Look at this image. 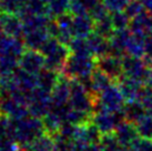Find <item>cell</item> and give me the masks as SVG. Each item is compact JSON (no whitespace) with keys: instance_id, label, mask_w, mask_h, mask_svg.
<instances>
[{"instance_id":"1","label":"cell","mask_w":152,"mask_h":151,"mask_svg":"<svg viewBox=\"0 0 152 151\" xmlns=\"http://www.w3.org/2000/svg\"><path fill=\"white\" fill-rule=\"evenodd\" d=\"M45 129L43 122L37 118H17L15 123L10 122V137H13L21 143H28L41 136Z\"/></svg>"},{"instance_id":"2","label":"cell","mask_w":152,"mask_h":151,"mask_svg":"<svg viewBox=\"0 0 152 151\" xmlns=\"http://www.w3.org/2000/svg\"><path fill=\"white\" fill-rule=\"evenodd\" d=\"M69 105L73 109L89 112L93 108V100L90 99V93H88L87 89L83 88L81 84H75L71 87Z\"/></svg>"},{"instance_id":"3","label":"cell","mask_w":152,"mask_h":151,"mask_svg":"<svg viewBox=\"0 0 152 151\" xmlns=\"http://www.w3.org/2000/svg\"><path fill=\"white\" fill-rule=\"evenodd\" d=\"M123 97L121 90L113 87H107L100 97L102 108H106L111 111H119L123 106Z\"/></svg>"},{"instance_id":"4","label":"cell","mask_w":152,"mask_h":151,"mask_svg":"<svg viewBox=\"0 0 152 151\" xmlns=\"http://www.w3.org/2000/svg\"><path fill=\"white\" fill-rule=\"evenodd\" d=\"M138 129L137 126L131 125L130 122H120L115 128V137L119 142L123 146H131L138 139Z\"/></svg>"},{"instance_id":"5","label":"cell","mask_w":152,"mask_h":151,"mask_svg":"<svg viewBox=\"0 0 152 151\" xmlns=\"http://www.w3.org/2000/svg\"><path fill=\"white\" fill-rule=\"evenodd\" d=\"M147 114V110L142 105V102L135 100H131L124 108V116L129 121L138 122L142 117Z\"/></svg>"},{"instance_id":"6","label":"cell","mask_w":152,"mask_h":151,"mask_svg":"<svg viewBox=\"0 0 152 151\" xmlns=\"http://www.w3.org/2000/svg\"><path fill=\"white\" fill-rule=\"evenodd\" d=\"M53 140L51 136L41 134L28 143L27 151H53Z\"/></svg>"},{"instance_id":"7","label":"cell","mask_w":152,"mask_h":151,"mask_svg":"<svg viewBox=\"0 0 152 151\" xmlns=\"http://www.w3.org/2000/svg\"><path fill=\"white\" fill-rule=\"evenodd\" d=\"M121 92L126 99L129 100H134L137 97H140L141 93V88H140L139 81L135 79H129L128 81H124L121 87Z\"/></svg>"},{"instance_id":"8","label":"cell","mask_w":152,"mask_h":151,"mask_svg":"<svg viewBox=\"0 0 152 151\" xmlns=\"http://www.w3.org/2000/svg\"><path fill=\"white\" fill-rule=\"evenodd\" d=\"M137 129L142 138L152 139V116L145 114L137 122Z\"/></svg>"},{"instance_id":"9","label":"cell","mask_w":152,"mask_h":151,"mask_svg":"<svg viewBox=\"0 0 152 151\" xmlns=\"http://www.w3.org/2000/svg\"><path fill=\"white\" fill-rule=\"evenodd\" d=\"M100 146H101L102 150L103 151H118L120 149L119 147V140L117 139L115 134L106 133L104 137H102L100 140Z\"/></svg>"},{"instance_id":"10","label":"cell","mask_w":152,"mask_h":151,"mask_svg":"<svg viewBox=\"0 0 152 151\" xmlns=\"http://www.w3.org/2000/svg\"><path fill=\"white\" fill-rule=\"evenodd\" d=\"M140 101L142 102L144 108L147 110V113L152 116V88L144 89L140 93Z\"/></svg>"},{"instance_id":"11","label":"cell","mask_w":152,"mask_h":151,"mask_svg":"<svg viewBox=\"0 0 152 151\" xmlns=\"http://www.w3.org/2000/svg\"><path fill=\"white\" fill-rule=\"evenodd\" d=\"M131 148L133 151H152V139H137Z\"/></svg>"},{"instance_id":"12","label":"cell","mask_w":152,"mask_h":151,"mask_svg":"<svg viewBox=\"0 0 152 151\" xmlns=\"http://www.w3.org/2000/svg\"><path fill=\"white\" fill-rule=\"evenodd\" d=\"M56 82V78L53 77L52 73H42L39 78V84L40 87L47 91H50L52 90L53 86Z\"/></svg>"},{"instance_id":"13","label":"cell","mask_w":152,"mask_h":151,"mask_svg":"<svg viewBox=\"0 0 152 151\" xmlns=\"http://www.w3.org/2000/svg\"><path fill=\"white\" fill-rule=\"evenodd\" d=\"M83 151H103L101 146H97V143H90L85 148Z\"/></svg>"},{"instance_id":"14","label":"cell","mask_w":152,"mask_h":151,"mask_svg":"<svg viewBox=\"0 0 152 151\" xmlns=\"http://www.w3.org/2000/svg\"><path fill=\"white\" fill-rule=\"evenodd\" d=\"M118 151H133V150H132V148L131 149H122V148H120Z\"/></svg>"}]
</instances>
